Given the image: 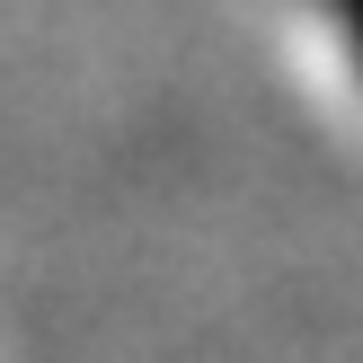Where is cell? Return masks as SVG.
<instances>
[{"mask_svg": "<svg viewBox=\"0 0 363 363\" xmlns=\"http://www.w3.org/2000/svg\"><path fill=\"white\" fill-rule=\"evenodd\" d=\"M346 9V45H354V71H363V0H337Z\"/></svg>", "mask_w": 363, "mask_h": 363, "instance_id": "6da1fadb", "label": "cell"}]
</instances>
